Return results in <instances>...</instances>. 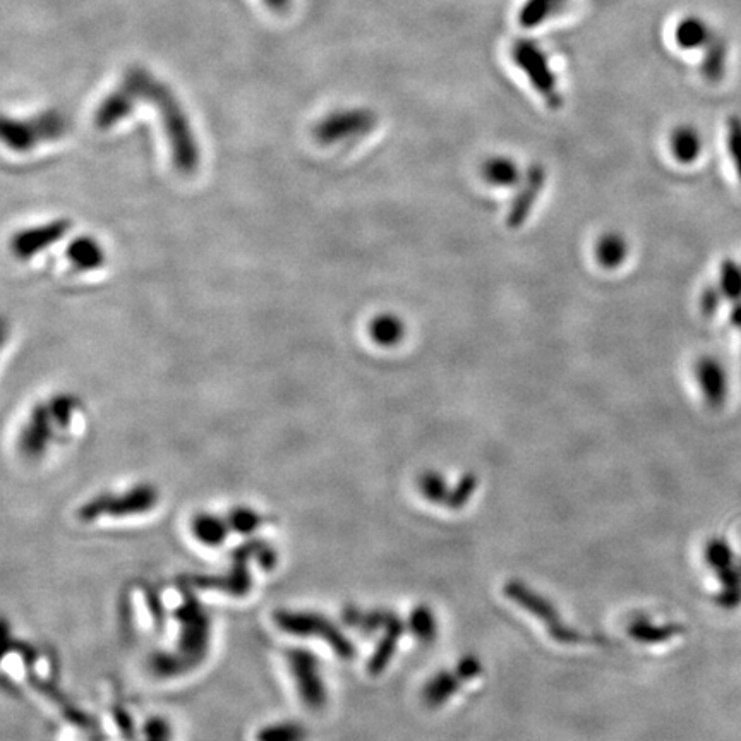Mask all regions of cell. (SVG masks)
Wrapping results in <instances>:
<instances>
[{
  "instance_id": "6da1fadb",
  "label": "cell",
  "mask_w": 741,
  "mask_h": 741,
  "mask_svg": "<svg viewBox=\"0 0 741 741\" xmlns=\"http://www.w3.org/2000/svg\"><path fill=\"white\" fill-rule=\"evenodd\" d=\"M143 102L153 103L157 107L163 131L169 141L170 157L175 170L182 175L194 174L201 162V153L186 110L174 91L146 69L141 78V103Z\"/></svg>"
},
{
  "instance_id": "7a4b0ae2",
  "label": "cell",
  "mask_w": 741,
  "mask_h": 741,
  "mask_svg": "<svg viewBox=\"0 0 741 741\" xmlns=\"http://www.w3.org/2000/svg\"><path fill=\"white\" fill-rule=\"evenodd\" d=\"M174 618L181 628L174 652L186 664L187 671H191L203 664L210 651V615L196 594L186 587L182 591L181 606L175 609Z\"/></svg>"
},
{
  "instance_id": "3957f363",
  "label": "cell",
  "mask_w": 741,
  "mask_h": 741,
  "mask_svg": "<svg viewBox=\"0 0 741 741\" xmlns=\"http://www.w3.org/2000/svg\"><path fill=\"white\" fill-rule=\"evenodd\" d=\"M160 501V491L155 484L141 482L124 493H100L78 508V519L85 524L95 520L110 517V519H126L145 515L155 510Z\"/></svg>"
},
{
  "instance_id": "277c9868",
  "label": "cell",
  "mask_w": 741,
  "mask_h": 741,
  "mask_svg": "<svg viewBox=\"0 0 741 741\" xmlns=\"http://www.w3.org/2000/svg\"><path fill=\"white\" fill-rule=\"evenodd\" d=\"M272 620L278 630L304 637V639H320L342 659H352L356 651L349 637L321 613L304 611V609H277L272 615Z\"/></svg>"
},
{
  "instance_id": "5b68a950",
  "label": "cell",
  "mask_w": 741,
  "mask_h": 741,
  "mask_svg": "<svg viewBox=\"0 0 741 741\" xmlns=\"http://www.w3.org/2000/svg\"><path fill=\"white\" fill-rule=\"evenodd\" d=\"M66 115L49 110L30 119H9L2 121V141L7 148L25 153L47 141L61 139L67 133Z\"/></svg>"
},
{
  "instance_id": "8992f818",
  "label": "cell",
  "mask_w": 741,
  "mask_h": 741,
  "mask_svg": "<svg viewBox=\"0 0 741 741\" xmlns=\"http://www.w3.org/2000/svg\"><path fill=\"white\" fill-rule=\"evenodd\" d=\"M265 541L260 539H249L246 543L239 544L237 548L230 553L229 572L217 577L210 575H196L187 580L189 587L196 589H215L218 592H225L232 597H244L251 592L253 587V577L249 572L251 561H256V555L260 551Z\"/></svg>"
},
{
  "instance_id": "52a82bcc",
  "label": "cell",
  "mask_w": 741,
  "mask_h": 741,
  "mask_svg": "<svg viewBox=\"0 0 741 741\" xmlns=\"http://www.w3.org/2000/svg\"><path fill=\"white\" fill-rule=\"evenodd\" d=\"M285 663L294 681L301 704L309 711H321L328 702L325 680L321 675L320 659L309 649L292 647L285 651Z\"/></svg>"
},
{
  "instance_id": "ba28073f",
  "label": "cell",
  "mask_w": 741,
  "mask_h": 741,
  "mask_svg": "<svg viewBox=\"0 0 741 741\" xmlns=\"http://www.w3.org/2000/svg\"><path fill=\"white\" fill-rule=\"evenodd\" d=\"M513 61L525 74V78L529 79L534 90L548 100L549 105L560 103L558 83H556L553 67L549 62L548 54L539 45L527 42V40L517 43L513 49Z\"/></svg>"
},
{
  "instance_id": "9c48e42d",
  "label": "cell",
  "mask_w": 741,
  "mask_h": 741,
  "mask_svg": "<svg viewBox=\"0 0 741 741\" xmlns=\"http://www.w3.org/2000/svg\"><path fill=\"white\" fill-rule=\"evenodd\" d=\"M141 69L133 67L122 78L121 85L117 86L110 95L103 98L95 112V126L102 131L117 126L122 119L133 114L134 109L141 103Z\"/></svg>"
},
{
  "instance_id": "30bf717a",
  "label": "cell",
  "mask_w": 741,
  "mask_h": 741,
  "mask_svg": "<svg viewBox=\"0 0 741 741\" xmlns=\"http://www.w3.org/2000/svg\"><path fill=\"white\" fill-rule=\"evenodd\" d=\"M376 126V115L368 109L338 110L314 126V139L320 145H337L345 139L359 138Z\"/></svg>"
},
{
  "instance_id": "8fae6325",
  "label": "cell",
  "mask_w": 741,
  "mask_h": 741,
  "mask_svg": "<svg viewBox=\"0 0 741 741\" xmlns=\"http://www.w3.org/2000/svg\"><path fill=\"white\" fill-rule=\"evenodd\" d=\"M55 422L49 404H38L31 410L30 419L19 434V452L30 460H37L47 452L54 440Z\"/></svg>"
},
{
  "instance_id": "7c38bea8",
  "label": "cell",
  "mask_w": 741,
  "mask_h": 741,
  "mask_svg": "<svg viewBox=\"0 0 741 741\" xmlns=\"http://www.w3.org/2000/svg\"><path fill=\"white\" fill-rule=\"evenodd\" d=\"M71 229H73V223L66 218H61V220H54V222L45 223L40 227L21 230L14 235L13 241H11L13 253L18 256L19 260L33 258L35 254L40 253L43 249H47L55 242L64 239V235Z\"/></svg>"
},
{
  "instance_id": "4fadbf2b",
  "label": "cell",
  "mask_w": 741,
  "mask_h": 741,
  "mask_svg": "<svg viewBox=\"0 0 741 741\" xmlns=\"http://www.w3.org/2000/svg\"><path fill=\"white\" fill-rule=\"evenodd\" d=\"M544 182H546V170L539 163H534L525 172L520 191L513 198L512 206L508 211L507 225L510 229H519L524 225L527 217L531 215L532 206L543 191Z\"/></svg>"
},
{
  "instance_id": "5bb4252c",
  "label": "cell",
  "mask_w": 741,
  "mask_h": 741,
  "mask_svg": "<svg viewBox=\"0 0 741 741\" xmlns=\"http://www.w3.org/2000/svg\"><path fill=\"white\" fill-rule=\"evenodd\" d=\"M693 373L705 402L711 405L712 409L721 407L728 395V374L723 364L711 356L700 357L699 361L695 362Z\"/></svg>"
},
{
  "instance_id": "9a60e30c",
  "label": "cell",
  "mask_w": 741,
  "mask_h": 741,
  "mask_svg": "<svg viewBox=\"0 0 741 741\" xmlns=\"http://www.w3.org/2000/svg\"><path fill=\"white\" fill-rule=\"evenodd\" d=\"M230 532L232 529L227 517H220L217 513L199 512L191 519V534L206 548H220L227 543Z\"/></svg>"
},
{
  "instance_id": "2e32d148",
  "label": "cell",
  "mask_w": 741,
  "mask_h": 741,
  "mask_svg": "<svg viewBox=\"0 0 741 741\" xmlns=\"http://www.w3.org/2000/svg\"><path fill=\"white\" fill-rule=\"evenodd\" d=\"M66 254L71 261V265L76 270H81V272L98 270L105 265V251H103L102 244L90 235H83V237L74 239L67 246Z\"/></svg>"
},
{
  "instance_id": "e0dca14e",
  "label": "cell",
  "mask_w": 741,
  "mask_h": 741,
  "mask_svg": "<svg viewBox=\"0 0 741 741\" xmlns=\"http://www.w3.org/2000/svg\"><path fill=\"white\" fill-rule=\"evenodd\" d=\"M675 40L683 50L704 49L712 42V33L704 19L688 16L676 25Z\"/></svg>"
},
{
  "instance_id": "ac0fdd59",
  "label": "cell",
  "mask_w": 741,
  "mask_h": 741,
  "mask_svg": "<svg viewBox=\"0 0 741 741\" xmlns=\"http://www.w3.org/2000/svg\"><path fill=\"white\" fill-rule=\"evenodd\" d=\"M484 181L496 187H513L522 184V172L512 158L494 157L482 165Z\"/></svg>"
},
{
  "instance_id": "d6986e66",
  "label": "cell",
  "mask_w": 741,
  "mask_h": 741,
  "mask_svg": "<svg viewBox=\"0 0 741 741\" xmlns=\"http://www.w3.org/2000/svg\"><path fill=\"white\" fill-rule=\"evenodd\" d=\"M671 153L680 163L690 165L699 160L702 155V138L700 134L690 126L676 127L671 139H669Z\"/></svg>"
},
{
  "instance_id": "ffe728a7",
  "label": "cell",
  "mask_w": 741,
  "mask_h": 741,
  "mask_svg": "<svg viewBox=\"0 0 741 741\" xmlns=\"http://www.w3.org/2000/svg\"><path fill=\"white\" fill-rule=\"evenodd\" d=\"M369 335L380 347H395L404 340V321L392 313L378 314L369 323Z\"/></svg>"
},
{
  "instance_id": "44dd1931",
  "label": "cell",
  "mask_w": 741,
  "mask_h": 741,
  "mask_svg": "<svg viewBox=\"0 0 741 741\" xmlns=\"http://www.w3.org/2000/svg\"><path fill=\"white\" fill-rule=\"evenodd\" d=\"M570 0H525L520 9V23L525 28L541 26L549 19L555 18Z\"/></svg>"
},
{
  "instance_id": "7402d4cb",
  "label": "cell",
  "mask_w": 741,
  "mask_h": 741,
  "mask_svg": "<svg viewBox=\"0 0 741 741\" xmlns=\"http://www.w3.org/2000/svg\"><path fill=\"white\" fill-rule=\"evenodd\" d=\"M627 254V241L620 234L611 232V234L603 235L597 241V261H599V265L608 268V270H613V268L623 265V261L627 260Z\"/></svg>"
},
{
  "instance_id": "603a6c76",
  "label": "cell",
  "mask_w": 741,
  "mask_h": 741,
  "mask_svg": "<svg viewBox=\"0 0 741 741\" xmlns=\"http://www.w3.org/2000/svg\"><path fill=\"white\" fill-rule=\"evenodd\" d=\"M256 741H308V729L294 721L266 724L256 731Z\"/></svg>"
},
{
  "instance_id": "cb8c5ba5",
  "label": "cell",
  "mask_w": 741,
  "mask_h": 741,
  "mask_svg": "<svg viewBox=\"0 0 741 741\" xmlns=\"http://www.w3.org/2000/svg\"><path fill=\"white\" fill-rule=\"evenodd\" d=\"M227 522L235 534L253 537L256 532L260 531L263 517L251 507H234L227 513Z\"/></svg>"
},
{
  "instance_id": "d4e9b609",
  "label": "cell",
  "mask_w": 741,
  "mask_h": 741,
  "mask_svg": "<svg viewBox=\"0 0 741 741\" xmlns=\"http://www.w3.org/2000/svg\"><path fill=\"white\" fill-rule=\"evenodd\" d=\"M704 64H702V74L709 81H717L723 78L726 61H728V50L721 40H712L707 47Z\"/></svg>"
},
{
  "instance_id": "484cf974",
  "label": "cell",
  "mask_w": 741,
  "mask_h": 741,
  "mask_svg": "<svg viewBox=\"0 0 741 741\" xmlns=\"http://www.w3.org/2000/svg\"><path fill=\"white\" fill-rule=\"evenodd\" d=\"M50 412L54 417L55 426L59 429H67L71 426L74 414L81 407V402L76 395L71 393H59L49 402Z\"/></svg>"
},
{
  "instance_id": "4316f807",
  "label": "cell",
  "mask_w": 741,
  "mask_h": 741,
  "mask_svg": "<svg viewBox=\"0 0 741 741\" xmlns=\"http://www.w3.org/2000/svg\"><path fill=\"white\" fill-rule=\"evenodd\" d=\"M719 289L729 301L738 302L741 299V266L733 260H724L721 265Z\"/></svg>"
},
{
  "instance_id": "83f0119b",
  "label": "cell",
  "mask_w": 741,
  "mask_h": 741,
  "mask_svg": "<svg viewBox=\"0 0 741 741\" xmlns=\"http://www.w3.org/2000/svg\"><path fill=\"white\" fill-rule=\"evenodd\" d=\"M705 558L717 575H723L729 568H733V553L723 539H712L711 543L707 544Z\"/></svg>"
},
{
  "instance_id": "f1b7e54d",
  "label": "cell",
  "mask_w": 741,
  "mask_h": 741,
  "mask_svg": "<svg viewBox=\"0 0 741 741\" xmlns=\"http://www.w3.org/2000/svg\"><path fill=\"white\" fill-rule=\"evenodd\" d=\"M726 145H728L729 157L735 165L736 174L741 182V119L731 117L726 129Z\"/></svg>"
},
{
  "instance_id": "f546056e",
  "label": "cell",
  "mask_w": 741,
  "mask_h": 741,
  "mask_svg": "<svg viewBox=\"0 0 741 741\" xmlns=\"http://www.w3.org/2000/svg\"><path fill=\"white\" fill-rule=\"evenodd\" d=\"M141 733L148 740L155 741H170L172 740V726L169 721L162 716H153L150 719H146Z\"/></svg>"
},
{
  "instance_id": "4dcf8cb0",
  "label": "cell",
  "mask_w": 741,
  "mask_h": 741,
  "mask_svg": "<svg viewBox=\"0 0 741 741\" xmlns=\"http://www.w3.org/2000/svg\"><path fill=\"white\" fill-rule=\"evenodd\" d=\"M421 491L424 493L426 498L431 501H448V494H446V484L443 481V477L429 472L426 476L421 477Z\"/></svg>"
},
{
  "instance_id": "1f68e13d",
  "label": "cell",
  "mask_w": 741,
  "mask_h": 741,
  "mask_svg": "<svg viewBox=\"0 0 741 741\" xmlns=\"http://www.w3.org/2000/svg\"><path fill=\"white\" fill-rule=\"evenodd\" d=\"M410 625L414 627V632L421 639L428 640L434 635V620L428 609H417L416 615L410 621Z\"/></svg>"
},
{
  "instance_id": "d6a6232c",
  "label": "cell",
  "mask_w": 741,
  "mask_h": 741,
  "mask_svg": "<svg viewBox=\"0 0 741 741\" xmlns=\"http://www.w3.org/2000/svg\"><path fill=\"white\" fill-rule=\"evenodd\" d=\"M723 292L719 287H707L700 296V311L704 316H712L717 313V309L721 306V299H723Z\"/></svg>"
},
{
  "instance_id": "836d02e7",
  "label": "cell",
  "mask_w": 741,
  "mask_h": 741,
  "mask_svg": "<svg viewBox=\"0 0 741 741\" xmlns=\"http://www.w3.org/2000/svg\"><path fill=\"white\" fill-rule=\"evenodd\" d=\"M145 601L146 606L150 609L151 616H153V620H155V625H157L158 628L163 627V625H165V620H167V618H165L167 613H165V608H163L162 599H160L158 592L155 591L153 587H146Z\"/></svg>"
},
{
  "instance_id": "e575fe53",
  "label": "cell",
  "mask_w": 741,
  "mask_h": 741,
  "mask_svg": "<svg viewBox=\"0 0 741 741\" xmlns=\"http://www.w3.org/2000/svg\"><path fill=\"white\" fill-rule=\"evenodd\" d=\"M114 721L124 740H136V728H134L133 717L129 716V712L126 709L114 707Z\"/></svg>"
},
{
  "instance_id": "d590c367",
  "label": "cell",
  "mask_w": 741,
  "mask_h": 741,
  "mask_svg": "<svg viewBox=\"0 0 741 741\" xmlns=\"http://www.w3.org/2000/svg\"><path fill=\"white\" fill-rule=\"evenodd\" d=\"M476 489V477L474 476H465L462 481L458 482L457 489H455V493L450 496V500H448V505L450 507H460V505H464L465 501L469 500L470 494H472V491Z\"/></svg>"
},
{
  "instance_id": "8d00e7d4",
  "label": "cell",
  "mask_w": 741,
  "mask_h": 741,
  "mask_svg": "<svg viewBox=\"0 0 741 741\" xmlns=\"http://www.w3.org/2000/svg\"><path fill=\"white\" fill-rule=\"evenodd\" d=\"M263 2L275 13H285L292 4V0H263Z\"/></svg>"
},
{
  "instance_id": "74e56055",
  "label": "cell",
  "mask_w": 741,
  "mask_h": 741,
  "mask_svg": "<svg viewBox=\"0 0 741 741\" xmlns=\"http://www.w3.org/2000/svg\"><path fill=\"white\" fill-rule=\"evenodd\" d=\"M731 323L741 330V302H738L731 311Z\"/></svg>"
},
{
  "instance_id": "f35d334b",
  "label": "cell",
  "mask_w": 741,
  "mask_h": 741,
  "mask_svg": "<svg viewBox=\"0 0 741 741\" xmlns=\"http://www.w3.org/2000/svg\"><path fill=\"white\" fill-rule=\"evenodd\" d=\"M145 741H155V740H148V738H145Z\"/></svg>"
}]
</instances>
